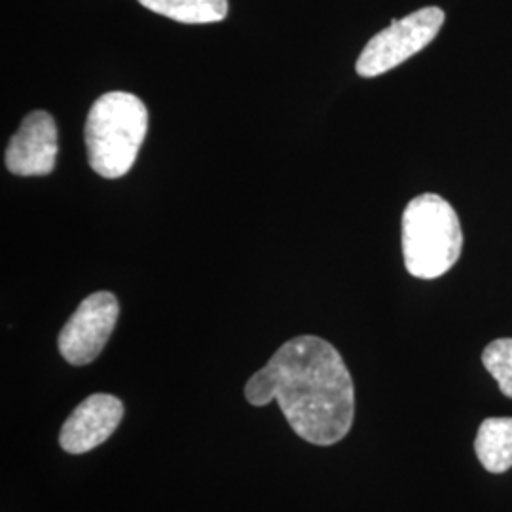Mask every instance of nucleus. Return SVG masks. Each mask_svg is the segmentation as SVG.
I'll return each instance as SVG.
<instances>
[{"instance_id":"f257e3e1","label":"nucleus","mask_w":512,"mask_h":512,"mask_svg":"<svg viewBox=\"0 0 512 512\" xmlns=\"http://www.w3.org/2000/svg\"><path fill=\"white\" fill-rule=\"evenodd\" d=\"M253 406L279 404L294 433L315 446L348 437L355 420V385L338 349L319 336H296L249 378Z\"/></svg>"},{"instance_id":"f03ea898","label":"nucleus","mask_w":512,"mask_h":512,"mask_svg":"<svg viewBox=\"0 0 512 512\" xmlns=\"http://www.w3.org/2000/svg\"><path fill=\"white\" fill-rule=\"evenodd\" d=\"M147 129L148 110L137 95H101L88 112L84 128L90 167L105 179L124 177L139 156Z\"/></svg>"},{"instance_id":"7ed1b4c3","label":"nucleus","mask_w":512,"mask_h":512,"mask_svg":"<svg viewBox=\"0 0 512 512\" xmlns=\"http://www.w3.org/2000/svg\"><path fill=\"white\" fill-rule=\"evenodd\" d=\"M463 251L456 209L439 194H421L403 213V256L408 274L437 279L450 272Z\"/></svg>"},{"instance_id":"20e7f679","label":"nucleus","mask_w":512,"mask_h":512,"mask_svg":"<svg viewBox=\"0 0 512 512\" xmlns=\"http://www.w3.org/2000/svg\"><path fill=\"white\" fill-rule=\"evenodd\" d=\"M446 14L437 6H427L410 16L393 21L387 29L368 40L357 59V74L374 78L399 67L412 55L420 54L439 35Z\"/></svg>"},{"instance_id":"39448f33","label":"nucleus","mask_w":512,"mask_h":512,"mask_svg":"<svg viewBox=\"0 0 512 512\" xmlns=\"http://www.w3.org/2000/svg\"><path fill=\"white\" fill-rule=\"evenodd\" d=\"M118 315L120 306L114 294L99 291L84 298L59 332L57 348L61 357L74 366L93 363L107 346Z\"/></svg>"},{"instance_id":"423d86ee","label":"nucleus","mask_w":512,"mask_h":512,"mask_svg":"<svg viewBox=\"0 0 512 512\" xmlns=\"http://www.w3.org/2000/svg\"><path fill=\"white\" fill-rule=\"evenodd\" d=\"M57 128L52 114L35 110L27 114L6 148V167L19 177H44L54 171Z\"/></svg>"},{"instance_id":"0eeeda50","label":"nucleus","mask_w":512,"mask_h":512,"mask_svg":"<svg viewBox=\"0 0 512 512\" xmlns=\"http://www.w3.org/2000/svg\"><path fill=\"white\" fill-rule=\"evenodd\" d=\"M124 418V403L109 395L95 393L74 408L59 433V444L65 452L80 456L107 442Z\"/></svg>"},{"instance_id":"6e6552de","label":"nucleus","mask_w":512,"mask_h":512,"mask_svg":"<svg viewBox=\"0 0 512 512\" xmlns=\"http://www.w3.org/2000/svg\"><path fill=\"white\" fill-rule=\"evenodd\" d=\"M475 452L488 473H507L512 467V418L482 421L476 433Z\"/></svg>"},{"instance_id":"1a4fd4ad","label":"nucleus","mask_w":512,"mask_h":512,"mask_svg":"<svg viewBox=\"0 0 512 512\" xmlns=\"http://www.w3.org/2000/svg\"><path fill=\"white\" fill-rule=\"evenodd\" d=\"M147 10L179 23H217L228 16V0H139Z\"/></svg>"},{"instance_id":"9d476101","label":"nucleus","mask_w":512,"mask_h":512,"mask_svg":"<svg viewBox=\"0 0 512 512\" xmlns=\"http://www.w3.org/2000/svg\"><path fill=\"white\" fill-rule=\"evenodd\" d=\"M484 368L492 374L505 397L512 399V338H499L482 353Z\"/></svg>"}]
</instances>
